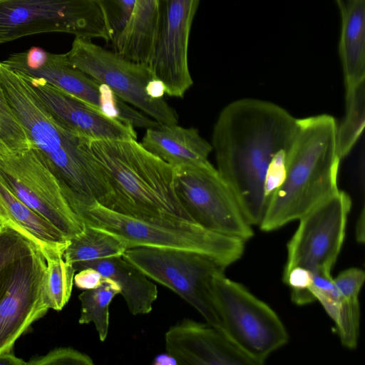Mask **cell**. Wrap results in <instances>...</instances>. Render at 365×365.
<instances>
[{
    "mask_svg": "<svg viewBox=\"0 0 365 365\" xmlns=\"http://www.w3.org/2000/svg\"><path fill=\"white\" fill-rule=\"evenodd\" d=\"M128 249L118 236L84 224L83 232L68 240L63 257L75 267L94 259L123 256Z\"/></svg>",
    "mask_w": 365,
    "mask_h": 365,
    "instance_id": "cell-23",
    "label": "cell"
},
{
    "mask_svg": "<svg viewBox=\"0 0 365 365\" xmlns=\"http://www.w3.org/2000/svg\"><path fill=\"white\" fill-rule=\"evenodd\" d=\"M150 279L169 288L223 333L211 295L213 277L225 266L204 254L182 250L133 247L122 256Z\"/></svg>",
    "mask_w": 365,
    "mask_h": 365,
    "instance_id": "cell-8",
    "label": "cell"
},
{
    "mask_svg": "<svg viewBox=\"0 0 365 365\" xmlns=\"http://www.w3.org/2000/svg\"><path fill=\"white\" fill-rule=\"evenodd\" d=\"M9 68L48 83L84 101L106 115L134 128H149L158 123L134 110L106 85L72 66L66 53H49L38 47L10 55L1 61Z\"/></svg>",
    "mask_w": 365,
    "mask_h": 365,
    "instance_id": "cell-10",
    "label": "cell"
},
{
    "mask_svg": "<svg viewBox=\"0 0 365 365\" xmlns=\"http://www.w3.org/2000/svg\"><path fill=\"white\" fill-rule=\"evenodd\" d=\"M365 281L364 272L357 267H351L341 272L334 279V282L340 297L347 299H359Z\"/></svg>",
    "mask_w": 365,
    "mask_h": 365,
    "instance_id": "cell-33",
    "label": "cell"
},
{
    "mask_svg": "<svg viewBox=\"0 0 365 365\" xmlns=\"http://www.w3.org/2000/svg\"><path fill=\"white\" fill-rule=\"evenodd\" d=\"M141 145L173 168L201 165L209 162L212 147L195 128L160 124L147 128Z\"/></svg>",
    "mask_w": 365,
    "mask_h": 365,
    "instance_id": "cell-18",
    "label": "cell"
},
{
    "mask_svg": "<svg viewBox=\"0 0 365 365\" xmlns=\"http://www.w3.org/2000/svg\"><path fill=\"white\" fill-rule=\"evenodd\" d=\"M336 331L344 346L354 349L359 336L360 306L359 299L341 297L334 319Z\"/></svg>",
    "mask_w": 365,
    "mask_h": 365,
    "instance_id": "cell-28",
    "label": "cell"
},
{
    "mask_svg": "<svg viewBox=\"0 0 365 365\" xmlns=\"http://www.w3.org/2000/svg\"><path fill=\"white\" fill-rule=\"evenodd\" d=\"M66 55L72 66L106 85L123 101L159 124L178 123L175 111L163 98V83L155 77L148 66L128 60L90 39L77 37Z\"/></svg>",
    "mask_w": 365,
    "mask_h": 365,
    "instance_id": "cell-6",
    "label": "cell"
},
{
    "mask_svg": "<svg viewBox=\"0 0 365 365\" xmlns=\"http://www.w3.org/2000/svg\"><path fill=\"white\" fill-rule=\"evenodd\" d=\"M19 73L47 111L76 134L95 140H137L133 125L106 115L42 78Z\"/></svg>",
    "mask_w": 365,
    "mask_h": 365,
    "instance_id": "cell-16",
    "label": "cell"
},
{
    "mask_svg": "<svg viewBox=\"0 0 365 365\" xmlns=\"http://www.w3.org/2000/svg\"><path fill=\"white\" fill-rule=\"evenodd\" d=\"M336 127L328 114L297 119L285 177L267 204L259 225L261 230L274 231L299 220L339 190Z\"/></svg>",
    "mask_w": 365,
    "mask_h": 365,
    "instance_id": "cell-3",
    "label": "cell"
},
{
    "mask_svg": "<svg viewBox=\"0 0 365 365\" xmlns=\"http://www.w3.org/2000/svg\"><path fill=\"white\" fill-rule=\"evenodd\" d=\"M2 223H3V222H2V221H1V219H0V225H1Z\"/></svg>",
    "mask_w": 365,
    "mask_h": 365,
    "instance_id": "cell-40",
    "label": "cell"
},
{
    "mask_svg": "<svg viewBox=\"0 0 365 365\" xmlns=\"http://www.w3.org/2000/svg\"><path fill=\"white\" fill-rule=\"evenodd\" d=\"M365 125V81L346 88V110L336 127V147L340 160L349 154Z\"/></svg>",
    "mask_w": 365,
    "mask_h": 365,
    "instance_id": "cell-24",
    "label": "cell"
},
{
    "mask_svg": "<svg viewBox=\"0 0 365 365\" xmlns=\"http://www.w3.org/2000/svg\"><path fill=\"white\" fill-rule=\"evenodd\" d=\"M297 118L269 101L242 98L227 105L213 128L217 170L233 192L247 221L259 225L267 202L264 181L276 154L288 148Z\"/></svg>",
    "mask_w": 365,
    "mask_h": 365,
    "instance_id": "cell-1",
    "label": "cell"
},
{
    "mask_svg": "<svg viewBox=\"0 0 365 365\" xmlns=\"http://www.w3.org/2000/svg\"><path fill=\"white\" fill-rule=\"evenodd\" d=\"M46 269L43 254L26 238L0 287V353L13 349L16 341L48 310L43 298Z\"/></svg>",
    "mask_w": 365,
    "mask_h": 365,
    "instance_id": "cell-14",
    "label": "cell"
},
{
    "mask_svg": "<svg viewBox=\"0 0 365 365\" xmlns=\"http://www.w3.org/2000/svg\"><path fill=\"white\" fill-rule=\"evenodd\" d=\"M25 239L8 225L2 223L0 225V287L11 264L19 255Z\"/></svg>",
    "mask_w": 365,
    "mask_h": 365,
    "instance_id": "cell-30",
    "label": "cell"
},
{
    "mask_svg": "<svg viewBox=\"0 0 365 365\" xmlns=\"http://www.w3.org/2000/svg\"><path fill=\"white\" fill-rule=\"evenodd\" d=\"M120 293V287L112 279L105 278L102 284L91 289L81 292V314L78 322L81 324L93 323L101 341H104L109 328V305L115 295Z\"/></svg>",
    "mask_w": 365,
    "mask_h": 365,
    "instance_id": "cell-25",
    "label": "cell"
},
{
    "mask_svg": "<svg viewBox=\"0 0 365 365\" xmlns=\"http://www.w3.org/2000/svg\"><path fill=\"white\" fill-rule=\"evenodd\" d=\"M166 351L180 364L256 365L220 331L190 319L171 326L165 335Z\"/></svg>",
    "mask_w": 365,
    "mask_h": 365,
    "instance_id": "cell-17",
    "label": "cell"
},
{
    "mask_svg": "<svg viewBox=\"0 0 365 365\" xmlns=\"http://www.w3.org/2000/svg\"><path fill=\"white\" fill-rule=\"evenodd\" d=\"M211 295L223 334L256 365L287 343V331L277 313L225 272L213 277Z\"/></svg>",
    "mask_w": 365,
    "mask_h": 365,
    "instance_id": "cell-7",
    "label": "cell"
},
{
    "mask_svg": "<svg viewBox=\"0 0 365 365\" xmlns=\"http://www.w3.org/2000/svg\"><path fill=\"white\" fill-rule=\"evenodd\" d=\"M48 32L110 41L98 0H0V43Z\"/></svg>",
    "mask_w": 365,
    "mask_h": 365,
    "instance_id": "cell-9",
    "label": "cell"
},
{
    "mask_svg": "<svg viewBox=\"0 0 365 365\" xmlns=\"http://www.w3.org/2000/svg\"><path fill=\"white\" fill-rule=\"evenodd\" d=\"M96 269L102 276L115 282L133 315L145 314L152 311L158 298L157 286L140 269L122 256L91 260L78 264L76 272L84 268Z\"/></svg>",
    "mask_w": 365,
    "mask_h": 365,
    "instance_id": "cell-20",
    "label": "cell"
},
{
    "mask_svg": "<svg viewBox=\"0 0 365 365\" xmlns=\"http://www.w3.org/2000/svg\"><path fill=\"white\" fill-rule=\"evenodd\" d=\"M162 0H135L132 15L116 41L115 52L150 66L154 52Z\"/></svg>",
    "mask_w": 365,
    "mask_h": 365,
    "instance_id": "cell-21",
    "label": "cell"
},
{
    "mask_svg": "<svg viewBox=\"0 0 365 365\" xmlns=\"http://www.w3.org/2000/svg\"><path fill=\"white\" fill-rule=\"evenodd\" d=\"M74 212L86 225L120 237L133 247L182 250L210 256L227 267L244 254L245 242L175 219L127 215L95 202Z\"/></svg>",
    "mask_w": 365,
    "mask_h": 365,
    "instance_id": "cell-5",
    "label": "cell"
},
{
    "mask_svg": "<svg viewBox=\"0 0 365 365\" xmlns=\"http://www.w3.org/2000/svg\"><path fill=\"white\" fill-rule=\"evenodd\" d=\"M86 143L111 190L108 208L138 217L195 222L178 197L172 165L136 140L87 138Z\"/></svg>",
    "mask_w": 365,
    "mask_h": 365,
    "instance_id": "cell-4",
    "label": "cell"
},
{
    "mask_svg": "<svg viewBox=\"0 0 365 365\" xmlns=\"http://www.w3.org/2000/svg\"><path fill=\"white\" fill-rule=\"evenodd\" d=\"M175 170L176 194L195 222L245 242L253 237L233 192L210 163Z\"/></svg>",
    "mask_w": 365,
    "mask_h": 365,
    "instance_id": "cell-12",
    "label": "cell"
},
{
    "mask_svg": "<svg viewBox=\"0 0 365 365\" xmlns=\"http://www.w3.org/2000/svg\"><path fill=\"white\" fill-rule=\"evenodd\" d=\"M179 364V361L167 351L166 353L158 354L153 361L154 365H176Z\"/></svg>",
    "mask_w": 365,
    "mask_h": 365,
    "instance_id": "cell-38",
    "label": "cell"
},
{
    "mask_svg": "<svg viewBox=\"0 0 365 365\" xmlns=\"http://www.w3.org/2000/svg\"><path fill=\"white\" fill-rule=\"evenodd\" d=\"M351 205L350 196L339 190L299 220L287 244L283 274L294 267L331 273L344 244Z\"/></svg>",
    "mask_w": 365,
    "mask_h": 365,
    "instance_id": "cell-13",
    "label": "cell"
},
{
    "mask_svg": "<svg viewBox=\"0 0 365 365\" xmlns=\"http://www.w3.org/2000/svg\"><path fill=\"white\" fill-rule=\"evenodd\" d=\"M103 10L113 45L126 26L135 0H98Z\"/></svg>",
    "mask_w": 365,
    "mask_h": 365,
    "instance_id": "cell-29",
    "label": "cell"
},
{
    "mask_svg": "<svg viewBox=\"0 0 365 365\" xmlns=\"http://www.w3.org/2000/svg\"><path fill=\"white\" fill-rule=\"evenodd\" d=\"M0 180L68 240L83 232L84 223L69 205L56 178L34 147L0 155Z\"/></svg>",
    "mask_w": 365,
    "mask_h": 365,
    "instance_id": "cell-11",
    "label": "cell"
},
{
    "mask_svg": "<svg viewBox=\"0 0 365 365\" xmlns=\"http://www.w3.org/2000/svg\"><path fill=\"white\" fill-rule=\"evenodd\" d=\"M200 0H162L149 67L170 96L182 98L193 83L187 61L192 20Z\"/></svg>",
    "mask_w": 365,
    "mask_h": 365,
    "instance_id": "cell-15",
    "label": "cell"
},
{
    "mask_svg": "<svg viewBox=\"0 0 365 365\" xmlns=\"http://www.w3.org/2000/svg\"><path fill=\"white\" fill-rule=\"evenodd\" d=\"M0 365H27V362L18 358L11 349L0 353Z\"/></svg>",
    "mask_w": 365,
    "mask_h": 365,
    "instance_id": "cell-36",
    "label": "cell"
},
{
    "mask_svg": "<svg viewBox=\"0 0 365 365\" xmlns=\"http://www.w3.org/2000/svg\"><path fill=\"white\" fill-rule=\"evenodd\" d=\"M0 219L35 244L46 259L63 255L68 240L17 198L0 180Z\"/></svg>",
    "mask_w": 365,
    "mask_h": 365,
    "instance_id": "cell-19",
    "label": "cell"
},
{
    "mask_svg": "<svg viewBox=\"0 0 365 365\" xmlns=\"http://www.w3.org/2000/svg\"><path fill=\"white\" fill-rule=\"evenodd\" d=\"M105 278L96 269L87 267L75 274L73 282L80 289H91L99 287Z\"/></svg>",
    "mask_w": 365,
    "mask_h": 365,
    "instance_id": "cell-35",
    "label": "cell"
},
{
    "mask_svg": "<svg viewBox=\"0 0 365 365\" xmlns=\"http://www.w3.org/2000/svg\"><path fill=\"white\" fill-rule=\"evenodd\" d=\"M6 96L27 135L74 211L97 202L108 207L111 190L88 148L86 138L55 119L21 74L0 62Z\"/></svg>",
    "mask_w": 365,
    "mask_h": 365,
    "instance_id": "cell-2",
    "label": "cell"
},
{
    "mask_svg": "<svg viewBox=\"0 0 365 365\" xmlns=\"http://www.w3.org/2000/svg\"><path fill=\"white\" fill-rule=\"evenodd\" d=\"M365 222V213H364V208L363 207L361 213L357 219L356 223V230H355V234H356V241L360 244H364V225Z\"/></svg>",
    "mask_w": 365,
    "mask_h": 365,
    "instance_id": "cell-37",
    "label": "cell"
},
{
    "mask_svg": "<svg viewBox=\"0 0 365 365\" xmlns=\"http://www.w3.org/2000/svg\"><path fill=\"white\" fill-rule=\"evenodd\" d=\"M32 147L27 133L11 106L0 81V155Z\"/></svg>",
    "mask_w": 365,
    "mask_h": 365,
    "instance_id": "cell-27",
    "label": "cell"
},
{
    "mask_svg": "<svg viewBox=\"0 0 365 365\" xmlns=\"http://www.w3.org/2000/svg\"><path fill=\"white\" fill-rule=\"evenodd\" d=\"M336 4H337L338 8L339 9L342 4V0H334Z\"/></svg>",
    "mask_w": 365,
    "mask_h": 365,
    "instance_id": "cell-39",
    "label": "cell"
},
{
    "mask_svg": "<svg viewBox=\"0 0 365 365\" xmlns=\"http://www.w3.org/2000/svg\"><path fill=\"white\" fill-rule=\"evenodd\" d=\"M289 148L278 152L268 167L264 181V195L267 206L271 197L282 185L284 179L287 154Z\"/></svg>",
    "mask_w": 365,
    "mask_h": 365,
    "instance_id": "cell-34",
    "label": "cell"
},
{
    "mask_svg": "<svg viewBox=\"0 0 365 365\" xmlns=\"http://www.w3.org/2000/svg\"><path fill=\"white\" fill-rule=\"evenodd\" d=\"M339 55L348 88L365 81V0H342Z\"/></svg>",
    "mask_w": 365,
    "mask_h": 365,
    "instance_id": "cell-22",
    "label": "cell"
},
{
    "mask_svg": "<svg viewBox=\"0 0 365 365\" xmlns=\"http://www.w3.org/2000/svg\"><path fill=\"white\" fill-rule=\"evenodd\" d=\"M46 260V269L43 283V301L48 309L60 311L71 297L76 271L71 263L63 259V255Z\"/></svg>",
    "mask_w": 365,
    "mask_h": 365,
    "instance_id": "cell-26",
    "label": "cell"
},
{
    "mask_svg": "<svg viewBox=\"0 0 365 365\" xmlns=\"http://www.w3.org/2000/svg\"><path fill=\"white\" fill-rule=\"evenodd\" d=\"M27 365H93L91 356L70 347L56 348L47 354L31 359Z\"/></svg>",
    "mask_w": 365,
    "mask_h": 365,
    "instance_id": "cell-32",
    "label": "cell"
},
{
    "mask_svg": "<svg viewBox=\"0 0 365 365\" xmlns=\"http://www.w3.org/2000/svg\"><path fill=\"white\" fill-rule=\"evenodd\" d=\"M284 282L291 289V299L297 305H305L315 302L309 290L312 283V273L302 267H294L283 274Z\"/></svg>",
    "mask_w": 365,
    "mask_h": 365,
    "instance_id": "cell-31",
    "label": "cell"
}]
</instances>
